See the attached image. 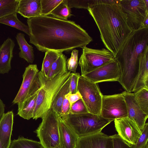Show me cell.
<instances>
[{"instance_id": "obj_30", "label": "cell", "mask_w": 148, "mask_h": 148, "mask_svg": "<svg viewBox=\"0 0 148 148\" xmlns=\"http://www.w3.org/2000/svg\"><path fill=\"white\" fill-rule=\"evenodd\" d=\"M134 94L135 99L141 109L148 115V89L143 88Z\"/></svg>"}, {"instance_id": "obj_17", "label": "cell", "mask_w": 148, "mask_h": 148, "mask_svg": "<svg viewBox=\"0 0 148 148\" xmlns=\"http://www.w3.org/2000/svg\"><path fill=\"white\" fill-rule=\"evenodd\" d=\"M14 41L8 37L0 46V74L8 73L11 69Z\"/></svg>"}, {"instance_id": "obj_14", "label": "cell", "mask_w": 148, "mask_h": 148, "mask_svg": "<svg viewBox=\"0 0 148 148\" xmlns=\"http://www.w3.org/2000/svg\"><path fill=\"white\" fill-rule=\"evenodd\" d=\"M122 93L126 105L127 117L136 124L142 132L148 115L144 113L139 106L135 99L134 93L126 91Z\"/></svg>"}, {"instance_id": "obj_41", "label": "cell", "mask_w": 148, "mask_h": 148, "mask_svg": "<svg viewBox=\"0 0 148 148\" xmlns=\"http://www.w3.org/2000/svg\"><path fill=\"white\" fill-rule=\"evenodd\" d=\"M5 105L0 98V120L3 114L5 113Z\"/></svg>"}, {"instance_id": "obj_40", "label": "cell", "mask_w": 148, "mask_h": 148, "mask_svg": "<svg viewBox=\"0 0 148 148\" xmlns=\"http://www.w3.org/2000/svg\"><path fill=\"white\" fill-rule=\"evenodd\" d=\"M15 0H0V9H1L14 1Z\"/></svg>"}, {"instance_id": "obj_4", "label": "cell", "mask_w": 148, "mask_h": 148, "mask_svg": "<svg viewBox=\"0 0 148 148\" xmlns=\"http://www.w3.org/2000/svg\"><path fill=\"white\" fill-rule=\"evenodd\" d=\"M71 72L58 75L49 80L44 75V83L38 93L33 119H42L50 108L52 101L71 75Z\"/></svg>"}, {"instance_id": "obj_16", "label": "cell", "mask_w": 148, "mask_h": 148, "mask_svg": "<svg viewBox=\"0 0 148 148\" xmlns=\"http://www.w3.org/2000/svg\"><path fill=\"white\" fill-rule=\"evenodd\" d=\"M139 68L138 77L133 92L145 88L148 89V46L139 55Z\"/></svg>"}, {"instance_id": "obj_26", "label": "cell", "mask_w": 148, "mask_h": 148, "mask_svg": "<svg viewBox=\"0 0 148 148\" xmlns=\"http://www.w3.org/2000/svg\"><path fill=\"white\" fill-rule=\"evenodd\" d=\"M69 6L71 8H74L88 9V8L101 4H112L113 0H67Z\"/></svg>"}, {"instance_id": "obj_28", "label": "cell", "mask_w": 148, "mask_h": 148, "mask_svg": "<svg viewBox=\"0 0 148 148\" xmlns=\"http://www.w3.org/2000/svg\"><path fill=\"white\" fill-rule=\"evenodd\" d=\"M9 148H44L40 142L19 136L11 141Z\"/></svg>"}, {"instance_id": "obj_34", "label": "cell", "mask_w": 148, "mask_h": 148, "mask_svg": "<svg viewBox=\"0 0 148 148\" xmlns=\"http://www.w3.org/2000/svg\"><path fill=\"white\" fill-rule=\"evenodd\" d=\"M89 112L82 99L73 103L71 106L70 114H79Z\"/></svg>"}, {"instance_id": "obj_22", "label": "cell", "mask_w": 148, "mask_h": 148, "mask_svg": "<svg viewBox=\"0 0 148 148\" xmlns=\"http://www.w3.org/2000/svg\"><path fill=\"white\" fill-rule=\"evenodd\" d=\"M38 93L27 99L21 105L18 106L17 115L27 120L33 118Z\"/></svg>"}, {"instance_id": "obj_7", "label": "cell", "mask_w": 148, "mask_h": 148, "mask_svg": "<svg viewBox=\"0 0 148 148\" xmlns=\"http://www.w3.org/2000/svg\"><path fill=\"white\" fill-rule=\"evenodd\" d=\"M44 75L36 64H29L25 69L20 88L12 103L21 105L27 99L38 93L44 83Z\"/></svg>"}, {"instance_id": "obj_5", "label": "cell", "mask_w": 148, "mask_h": 148, "mask_svg": "<svg viewBox=\"0 0 148 148\" xmlns=\"http://www.w3.org/2000/svg\"><path fill=\"white\" fill-rule=\"evenodd\" d=\"M62 119L79 137L101 132L111 122L100 115L89 112L79 114H69Z\"/></svg>"}, {"instance_id": "obj_3", "label": "cell", "mask_w": 148, "mask_h": 148, "mask_svg": "<svg viewBox=\"0 0 148 148\" xmlns=\"http://www.w3.org/2000/svg\"><path fill=\"white\" fill-rule=\"evenodd\" d=\"M147 46L148 27H141L132 31L114 58L120 71L119 82L126 92L133 91L139 73L138 58Z\"/></svg>"}, {"instance_id": "obj_36", "label": "cell", "mask_w": 148, "mask_h": 148, "mask_svg": "<svg viewBox=\"0 0 148 148\" xmlns=\"http://www.w3.org/2000/svg\"><path fill=\"white\" fill-rule=\"evenodd\" d=\"M80 76L79 73H71L69 92L74 94L78 91L77 88L78 80Z\"/></svg>"}, {"instance_id": "obj_19", "label": "cell", "mask_w": 148, "mask_h": 148, "mask_svg": "<svg viewBox=\"0 0 148 148\" xmlns=\"http://www.w3.org/2000/svg\"><path fill=\"white\" fill-rule=\"evenodd\" d=\"M12 111L4 113L0 120V144L4 148H9L13 123Z\"/></svg>"}, {"instance_id": "obj_29", "label": "cell", "mask_w": 148, "mask_h": 148, "mask_svg": "<svg viewBox=\"0 0 148 148\" xmlns=\"http://www.w3.org/2000/svg\"><path fill=\"white\" fill-rule=\"evenodd\" d=\"M62 53L51 51L45 52L41 71L46 77L52 64Z\"/></svg>"}, {"instance_id": "obj_45", "label": "cell", "mask_w": 148, "mask_h": 148, "mask_svg": "<svg viewBox=\"0 0 148 148\" xmlns=\"http://www.w3.org/2000/svg\"><path fill=\"white\" fill-rule=\"evenodd\" d=\"M145 148H148V145L146 146V147Z\"/></svg>"}, {"instance_id": "obj_44", "label": "cell", "mask_w": 148, "mask_h": 148, "mask_svg": "<svg viewBox=\"0 0 148 148\" xmlns=\"http://www.w3.org/2000/svg\"><path fill=\"white\" fill-rule=\"evenodd\" d=\"M0 148H4V147L0 144Z\"/></svg>"}, {"instance_id": "obj_33", "label": "cell", "mask_w": 148, "mask_h": 148, "mask_svg": "<svg viewBox=\"0 0 148 148\" xmlns=\"http://www.w3.org/2000/svg\"><path fill=\"white\" fill-rule=\"evenodd\" d=\"M78 50L75 49L72 51L70 58L66 61L68 70L75 72L78 66Z\"/></svg>"}, {"instance_id": "obj_25", "label": "cell", "mask_w": 148, "mask_h": 148, "mask_svg": "<svg viewBox=\"0 0 148 148\" xmlns=\"http://www.w3.org/2000/svg\"><path fill=\"white\" fill-rule=\"evenodd\" d=\"M17 12L11 14L0 18V23L15 28L29 36L28 26L25 25L18 18Z\"/></svg>"}, {"instance_id": "obj_10", "label": "cell", "mask_w": 148, "mask_h": 148, "mask_svg": "<svg viewBox=\"0 0 148 148\" xmlns=\"http://www.w3.org/2000/svg\"><path fill=\"white\" fill-rule=\"evenodd\" d=\"M119 4L126 14L127 25L132 31L141 27L148 16V0H120Z\"/></svg>"}, {"instance_id": "obj_38", "label": "cell", "mask_w": 148, "mask_h": 148, "mask_svg": "<svg viewBox=\"0 0 148 148\" xmlns=\"http://www.w3.org/2000/svg\"><path fill=\"white\" fill-rule=\"evenodd\" d=\"M71 106L67 99L64 98L62 103L60 117L63 118L70 114Z\"/></svg>"}, {"instance_id": "obj_32", "label": "cell", "mask_w": 148, "mask_h": 148, "mask_svg": "<svg viewBox=\"0 0 148 148\" xmlns=\"http://www.w3.org/2000/svg\"><path fill=\"white\" fill-rule=\"evenodd\" d=\"M148 123H146L141 135L135 145H132V148H145L148 145Z\"/></svg>"}, {"instance_id": "obj_11", "label": "cell", "mask_w": 148, "mask_h": 148, "mask_svg": "<svg viewBox=\"0 0 148 148\" xmlns=\"http://www.w3.org/2000/svg\"><path fill=\"white\" fill-rule=\"evenodd\" d=\"M100 115L111 122L127 117L126 105L122 93L103 95Z\"/></svg>"}, {"instance_id": "obj_12", "label": "cell", "mask_w": 148, "mask_h": 148, "mask_svg": "<svg viewBox=\"0 0 148 148\" xmlns=\"http://www.w3.org/2000/svg\"><path fill=\"white\" fill-rule=\"evenodd\" d=\"M120 75L119 64L114 58L94 70L81 75L91 82L98 83L105 82H119Z\"/></svg>"}, {"instance_id": "obj_42", "label": "cell", "mask_w": 148, "mask_h": 148, "mask_svg": "<svg viewBox=\"0 0 148 148\" xmlns=\"http://www.w3.org/2000/svg\"><path fill=\"white\" fill-rule=\"evenodd\" d=\"M141 27H148V16H146L143 21Z\"/></svg>"}, {"instance_id": "obj_1", "label": "cell", "mask_w": 148, "mask_h": 148, "mask_svg": "<svg viewBox=\"0 0 148 148\" xmlns=\"http://www.w3.org/2000/svg\"><path fill=\"white\" fill-rule=\"evenodd\" d=\"M29 42L39 51L69 52L82 49L93 40L86 32L74 21L51 16H40L28 18Z\"/></svg>"}, {"instance_id": "obj_37", "label": "cell", "mask_w": 148, "mask_h": 148, "mask_svg": "<svg viewBox=\"0 0 148 148\" xmlns=\"http://www.w3.org/2000/svg\"><path fill=\"white\" fill-rule=\"evenodd\" d=\"M111 136L113 141L114 148H132V145L126 143L118 134H115Z\"/></svg>"}, {"instance_id": "obj_31", "label": "cell", "mask_w": 148, "mask_h": 148, "mask_svg": "<svg viewBox=\"0 0 148 148\" xmlns=\"http://www.w3.org/2000/svg\"><path fill=\"white\" fill-rule=\"evenodd\" d=\"M63 0H41V16H47Z\"/></svg>"}, {"instance_id": "obj_2", "label": "cell", "mask_w": 148, "mask_h": 148, "mask_svg": "<svg viewBox=\"0 0 148 148\" xmlns=\"http://www.w3.org/2000/svg\"><path fill=\"white\" fill-rule=\"evenodd\" d=\"M87 10L95 22L105 47L114 58L132 32L128 26L126 14L119 4H101Z\"/></svg>"}, {"instance_id": "obj_15", "label": "cell", "mask_w": 148, "mask_h": 148, "mask_svg": "<svg viewBox=\"0 0 148 148\" xmlns=\"http://www.w3.org/2000/svg\"><path fill=\"white\" fill-rule=\"evenodd\" d=\"M75 148H114L111 136L102 132L79 137Z\"/></svg>"}, {"instance_id": "obj_21", "label": "cell", "mask_w": 148, "mask_h": 148, "mask_svg": "<svg viewBox=\"0 0 148 148\" xmlns=\"http://www.w3.org/2000/svg\"><path fill=\"white\" fill-rule=\"evenodd\" d=\"M16 38L20 50L18 53L19 57L24 59L29 63H32L34 60L33 48L26 41L24 34L22 33H18Z\"/></svg>"}, {"instance_id": "obj_23", "label": "cell", "mask_w": 148, "mask_h": 148, "mask_svg": "<svg viewBox=\"0 0 148 148\" xmlns=\"http://www.w3.org/2000/svg\"><path fill=\"white\" fill-rule=\"evenodd\" d=\"M66 61V57L62 53L52 64L47 78L51 80L59 74L68 73Z\"/></svg>"}, {"instance_id": "obj_9", "label": "cell", "mask_w": 148, "mask_h": 148, "mask_svg": "<svg viewBox=\"0 0 148 148\" xmlns=\"http://www.w3.org/2000/svg\"><path fill=\"white\" fill-rule=\"evenodd\" d=\"M114 58L113 54L107 49H93L86 47L83 48L78 62L81 75L94 70Z\"/></svg>"}, {"instance_id": "obj_27", "label": "cell", "mask_w": 148, "mask_h": 148, "mask_svg": "<svg viewBox=\"0 0 148 148\" xmlns=\"http://www.w3.org/2000/svg\"><path fill=\"white\" fill-rule=\"evenodd\" d=\"M50 15L53 18L63 20H67L69 17L73 15L67 0H63L51 12Z\"/></svg>"}, {"instance_id": "obj_18", "label": "cell", "mask_w": 148, "mask_h": 148, "mask_svg": "<svg viewBox=\"0 0 148 148\" xmlns=\"http://www.w3.org/2000/svg\"><path fill=\"white\" fill-rule=\"evenodd\" d=\"M59 130L60 146L62 148H75L79 136L60 117Z\"/></svg>"}, {"instance_id": "obj_6", "label": "cell", "mask_w": 148, "mask_h": 148, "mask_svg": "<svg viewBox=\"0 0 148 148\" xmlns=\"http://www.w3.org/2000/svg\"><path fill=\"white\" fill-rule=\"evenodd\" d=\"M60 117L50 108L42 118V122L34 132L44 148H53L60 145Z\"/></svg>"}, {"instance_id": "obj_43", "label": "cell", "mask_w": 148, "mask_h": 148, "mask_svg": "<svg viewBox=\"0 0 148 148\" xmlns=\"http://www.w3.org/2000/svg\"><path fill=\"white\" fill-rule=\"evenodd\" d=\"M53 148H62L60 145L56 146Z\"/></svg>"}, {"instance_id": "obj_13", "label": "cell", "mask_w": 148, "mask_h": 148, "mask_svg": "<svg viewBox=\"0 0 148 148\" xmlns=\"http://www.w3.org/2000/svg\"><path fill=\"white\" fill-rule=\"evenodd\" d=\"M114 122L119 136L130 145H135L142 133L136 124L127 117L116 119Z\"/></svg>"}, {"instance_id": "obj_35", "label": "cell", "mask_w": 148, "mask_h": 148, "mask_svg": "<svg viewBox=\"0 0 148 148\" xmlns=\"http://www.w3.org/2000/svg\"><path fill=\"white\" fill-rule=\"evenodd\" d=\"M18 0H15L13 3L0 9V18L15 12H17Z\"/></svg>"}, {"instance_id": "obj_39", "label": "cell", "mask_w": 148, "mask_h": 148, "mask_svg": "<svg viewBox=\"0 0 148 148\" xmlns=\"http://www.w3.org/2000/svg\"><path fill=\"white\" fill-rule=\"evenodd\" d=\"M65 97L68 100L71 106L73 103L82 99V96L78 91L74 94L69 92L65 95Z\"/></svg>"}, {"instance_id": "obj_8", "label": "cell", "mask_w": 148, "mask_h": 148, "mask_svg": "<svg viewBox=\"0 0 148 148\" xmlns=\"http://www.w3.org/2000/svg\"><path fill=\"white\" fill-rule=\"evenodd\" d=\"M77 89L88 112L100 115L103 95L98 83L91 82L80 75Z\"/></svg>"}, {"instance_id": "obj_20", "label": "cell", "mask_w": 148, "mask_h": 148, "mask_svg": "<svg viewBox=\"0 0 148 148\" xmlns=\"http://www.w3.org/2000/svg\"><path fill=\"white\" fill-rule=\"evenodd\" d=\"M17 13L27 18L41 16V0H18Z\"/></svg>"}, {"instance_id": "obj_24", "label": "cell", "mask_w": 148, "mask_h": 148, "mask_svg": "<svg viewBox=\"0 0 148 148\" xmlns=\"http://www.w3.org/2000/svg\"><path fill=\"white\" fill-rule=\"evenodd\" d=\"M70 77L71 75L55 96L51 105V108L60 116L62 104L65 95L69 92Z\"/></svg>"}]
</instances>
